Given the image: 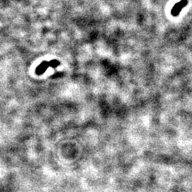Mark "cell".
<instances>
[{
  "label": "cell",
  "instance_id": "1",
  "mask_svg": "<svg viewBox=\"0 0 192 192\" xmlns=\"http://www.w3.org/2000/svg\"><path fill=\"white\" fill-rule=\"evenodd\" d=\"M187 3H188L187 0H181L180 2H177V3L173 6V8L171 9V15L175 17L178 16V15L180 14V12L182 11L183 9L187 5Z\"/></svg>",
  "mask_w": 192,
  "mask_h": 192
},
{
  "label": "cell",
  "instance_id": "2",
  "mask_svg": "<svg viewBox=\"0 0 192 192\" xmlns=\"http://www.w3.org/2000/svg\"><path fill=\"white\" fill-rule=\"evenodd\" d=\"M48 66H49V62H42L41 65L38 67V70H39L38 72L40 73V74H42V73L44 72V71L47 69Z\"/></svg>",
  "mask_w": 192,
  "mask_h": 192
},
{
  "label": "cell",
  "instance_id": "3",
  "mask_svg": "<svg viewBox=\"0 0 192 192\" xmlns=\"http://www.w3.org/2000/svg\"><path fill=\"white\" fill-rule=\"evenodd\" d=\"M59 65V62L57 61V60H52L49 62V66H51L52 67H55V66H58Z\"/></svg>",
  "mask_w": 192,
  "mask_h": 192
}]
</instances>
